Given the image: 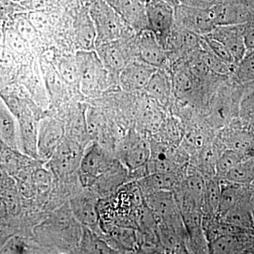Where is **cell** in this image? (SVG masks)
<instances>
[{
    "mask_svg": "<svg viewBox=\"0 0 254 254\" xmlns=\"http://www.w3.org/2000/svg\"><path fill=\"white\" fill-rule=\"evenodd\" d=\"M88 8L96 31L95 48L136 34L105 0H91L88 3Z\"/></svg>",
    "mask_w": 254,
    "mask_h": 254,
    "instance_id": "cell-1",
    "label": "cell"
},
{
    "mask_svg": "<svg viewBox=\"0 0 254 254\" xmlns=\"http://www.w3.org/2000/svg\"><path fill=\"white\" fill-rule=\"evenodd\" d=\"M174 95L182 101L195 103L203 101L209 96L219 81H208L195 76L190 69L186 58L179 60L170 65Z\"/></svg>",
    "mask_w": 254,
    "mask_h": 254,
    "instance_id": "cell-2",
    "label": "cell"
},
{
    "mask_svg": "<svg viewBox=\"0 0 254 254\" xmlns=\"http://www.w3.org/2000/svg\"><path fill=\"white\" fill-rule=\"evenodd\" d=\"M81 90L93 94L106 88L110 71L105 67L96 50H81L76 56Z\"/></svg>",
    "mask_w": 254,
    "mask_h": 254,
    "instance_id": "cell-3",
    "label": "cell"
},
{
    "mask_svg": "<svg viewBox=\"0 0 254 254\" xmlns=\"http://www.w3.org/2000/svg\"><path fill=\"white\" fill-rule=\"evenodd\" d=\"M135 36L120 38L95 48L100 60L110 72L119 76L128 63L138 58Z\"/></svg>",
    "mask_w": 254,
    "mask_h": 254,
    "instance_id": "cell-4",
    "label": "cell"
},
{
    "mask_svg": "<svg viewBox=\"0 0 254 254\" xmlns=\"http://www.w3.org/2000/svg\"><path fill=\"white\" fill-rule=\"evenodd\" d=\"M145 8L148 28L166 49L169 37L175 26V7L163 0H150Z\"/></svg>",
    "mask_w": 254,
    "mask_h": 254,
    "instance_id": "cell-5",
    "label": "cell"
},
{
    "mask_svg": "<svg viewBox=\"0 0 254 254\" xmlns=\"http://www.w3.org/2000/svg\"><path fill=\"white\" fill-rule=\"evenodd\" d=\"M175 10V25L195 34L206 36L217 26L211 9L180 4Z\"/></svg>",
    "mask_w": 254,
    "mask_h": 254,
    "instance_id": "cell-6",
    "label": "cell"
},
{
    "mask_svg": "<svg viewBox=\"0 0 254 254\" xmlns=\"http://www.w3.org/2000/svg\"><path fill=\"white\" fill-rule=\"evenodd\" d=\"M150 145V155L148 162L149 175L154 173H179L185 165L186 158L174 147L154 142Z\"/></svg>",
    "mask_w": 254,
    "mask_h": 254,
    "instance_id": "cell-7",
    "label": "cell"
},
{
    "mask_svg": "<svg viewBox=\"0 0 254 254\" xmlns=\"http://www.w3.org/2000/svg\"><path fill=\"white\" fill-rule=\"evenodd\" d=\"M138 58L157 68H168L170 60L168 50L157 39L150 29L143 30L135 36Z\"/></svg>",
    "mask_w": 254,
    "mask_h": 254,
    "instance_id": "cell-8",
    "label": "cell"
},
{
    "mask_svg": "<svg viewBox=\"0 0 254 254\" xmlns=\"http://www.w3.org/2000/svg\"><path fill=\"white\" fill-rule=\"evenodd\" d=\"M113 162L99 145L93 144L83 155L81 165V178L87 185L94 183L113 167Z\"/></svg>",
    "mask_w": 254,
    "mask_h": 254,
    "instance_id": "cell-9",
    "label": "cell"
},
{
    "mask_svg": "<svg viewBox=\"0 0 254 254\" xmlns=\"http://www.w3.org/2000/svg\"><path fill=\"white\" fill-rule=\"evenodd\" d=\"M157 69L137 58L122 70L118 76L119 82L122 88L126 91H144Z\"/></svg>",
    "mask_w": 254,
    "mask_h": 254,
    "instance_id": "cell-10",
    "label": "cell"
},
{
    "mask_svg": "<svg viewBox=\"0 0 254 254\" xmlns=\"http://www.w3.org/2000/svg\"><path fill=\"white\" fill-rule=\"evenodd\" d=\"M244 24L217 26L208 36L222 43L239 63L248 53L243 33Z\"/></svg>",
    "mask_w": 254,
    "mask_h": 254,
    "instance_id": "cell-11",
    "label": "cell"
},
{
    "mask_svg": "<svg viewBox=\"0 0 254 254\" xmlns=\"http://www.w3.org/2000/svg\"><path fill=\"white\" fill-rule=\"evenodd\" d=\"M136 33L148 28L145 3L139 0H105Z\"/></svg>",
    "mask_w": 254,
    "mask_h": 254,
    "instance_id": "cell-12",
    "label": "cell"
},
{
    "mask_svg": "<svg viewBox=\"0 0 254 254\" xmlns=\"http://www.w3.org/2000/svg\"><path fill=\"white\" fill-rule=\"evenodd\" d=\"M64 127L58 120L46 119L38 130L37 153L42 158H50L63 141Z\"/></svg>",
    "mask_w": 254,
    "mask_h": 254,
    "instance_id": "cell-13",
    "label": "cell"
},
{
    "mask_svg": "<svg viewBox=\"0 0 254 254\" xmlns=\"http://www.w3.org/2000/svg\"><path fill=\"white\" fill-rule=\"evenodd\" d=\"M211 10L217 26L245 24L254 14L242 0H221Z\"/></svg>",
    "mask_w": 254,
    "mask_h": 254,
    "instance_id": "cell-14",
    "label": "cell"
},
{
    "mask_svg": "<svg viewBox=\"0 0 254 254\" xmlns=\"http://www.w3.org/2000/svg\"><path fill=\"white\" fill-rule=\"evenodd\" d=\"M82 158L83 153L77 143L63 140L52 155V166L60 175H66L80 166Z\"/></svg>",
    "mask_w": 254,
    "mask_h": 254,
    "instance_id": "cell-15",
    "label": "cell"
},
{
    "mask_svg": "<svg viewBox=\"0 0 254 254\" xmlns=\"http://www.w3.org/2000/svg\"><path fill=\"white\" fill-rule=\"evenodd\" d=\"M144 91L150 98L160 104L169 103L174 94L171 73L168 68H158L145 87Z\"/></svg>",
    "mask_w": 254,
    "mask_h": 254,
    "instance_id": "cell-16",
    "label": "cell"
},
{
    "mask_svg": "<svg viewBox=\"0 0 254 254\" xmlns=\"http://www.w3.org/2000/svg\"><path fill=\"white\" fill-rule=\"evenodd\" d=\"M75 23L76 41L81 46L82 50L95 48L96 31L88 11V4H82L77 8Z\"/></svg>",
    "mask_w": 254,
    "mask_h": 254,
    "instance_id": "cell-17",
    "label": "cell"
},
{
    "mask_svg": "<svg viewBox=\"0 0 254 254\" xmlns=\"http://www.w3.org/2000/svg\"><path fill=\"white\" fill-rule=\"evenodd\" d=\"M124 160L128 168L136 170L146 165L150 155V145L137 135L132 134L125 142Z\"/></svg>",
    "mask_w": 254,
    "mask_h": 254,
    "instance_id": "cell-18",
    "label": "cell"
},
{
    "mask_svg": "<svg viewBox=\"0 0 254 254\" xmlns=\"http://www.w3.org/2000/svg\"><path fill=\"white\" fill-rule=\"evenodd\" d=\"M245 232L217 237L209 242L208 251L213 254L241 253L247 248L249 238Z\"/></svg>",
    "mask_w": 254,
    "mask_h": 254,
    "instance_id": "cell-19",
    "label": "cell"
},
{
    "mask_svg": "<svg viewBox=\"0 0 254 254\" xmlns=\"http://www.w3.org/2000/svg\"><path fill=\"white\" fill-rule=\"evenodd\" d=\"M221 195L217 216L222 218L234 207L246 200L245 190L242 185L222 179Z\"/></svg>",
    "mask_w": 254,
    "mask_h": 254,
    "instance_id": "cell-20",
    "label": "cell"
},
{
    "mask_svg": "<svg viewBox=\"0 0 254 254\" xmlns=\"http://www.w3.org/2000/svg\"><path fill=\"white\" fill-rule=\"evenodd\" d=\"M0 131L1 141L12 148L17 147L18 126L14 115L1 99L0 105Z\"/></svg>",
    "mask_w": 254,
    "mask_h": 254,
    "instance_id": "cell-21",
    "label": "cell"
},
{
    "mask_svg": "<svg viewBox=\"0 0 254 254\" xmlns=\"http://www.w3.org/2000/svg\"><path fill=\"white\" fill-rule=\"evenodd\" d=\"M220 195L221 181L217 177H212L205 180L202 205V211L204 213L203 218H210L216 216L220 205Z\"/></svg>",
    "mask_w": 254,
    "mask_h": 254,
    "instance_id": "cell-22",
    "label": "cell"
},
{
    "mask_svg": "<svg viewBox=\"0 0 254 254\" xmlns=\"http://www.w3.org/2000/svg\"><path fill=\"white\" fill-rule=\"evenodd\" d=\"M180 178L179 173H154L141 180V185L148 193L160 190L173 191Z\"/></svg>",
    "mask_w": 254,
    "mask_h": 254,
    "instance_id": "cell-23",
    "label": "cell"
},
{
    "mask_svg": "<svg viewBox=\"0 0 254 254\" xmlns=\"http://www.w3.org/2000/svg\"><path fill=\"white\" fill-rule=\"evenodd\" d=\"M198 53L202 61L213 72L225 77L232 76L236 64L227 63L214 54L207 46L203 36H202L201 47L198 50Z\"/></svg>",
    "mask_w": 254,
    "mask_h": 254,
    "instance_id": "cell-24",
    "label": "cell"
},
{
    "mask_svg": "<svg viewBox=\"0 0 254 254\" xmlns=\"http://www.w3.org/2000/svg\"><path fill=\"white\" fill-rule=\"evenodd\" d=\"M223 221L247 230L252 228L253 220L251 212L247 208L246 200L229 210L222 218H219Z\"/></svg>",
    "mask_w": 254,
    "mask_h": 254,
    "instance_id": "cell-25",
    "label": "cell"
},
{
    "mask_svg": "<svg viewBox=\"0 0 254 254\" xmlns=\"http://www.w3.org/2000/svg\"><path fill=\"white\" fill-rule=\"evenodd\" d=\"M233 81L239 85H250L254 83V54L247 53L240 63L235 65L232 73Z\"/></svg>",
    "mask_w": 254,
    "mask_h": 254,
    "instance_id": "cell-26",
    "label": "cell"
},
{
    "mask_svg": "<svg viewBox=\"0 0 254 254\" xmlns=\"http://www.w3.org/2000/svg\"><path fill=\"white\" fill-rule=\"evenodd\" d=\"M81 252L86 254H112L114 250L95 234L84 227L81 239Z\"/></svg>",
    "mask_w": 254,
    "mask_h": 254,
    "instance_id": "cell-27",
    "label": "cell"
},
{
    "mask_svg": "<svg viewBox=\"0 0 254 254\" xmlns=\"http://www.w3.org/2000/svg\"><path fill=\"white\" fill-rule=\"evenodd\" d=\"M222 179L239 185H245L254 180V168L250 162L243 160Z\"/></svg>",
    "mask_w": 254,
    "mask_h": 254,
    "instance_id": "cell-28",
    "label": "cell"
},
{
    "mask_svg": "<svg viewBox=\"0 0 254 254\" xmlns=\"http://www.w3.org/2000/svg\"><path fill=\"white\" fill-rule=\"evenodd\" d=\"M243 155L235 151V150H225L219 156L216 165V171L219 176L223 178L232 168L244 160Z\"/></svg>",
    "mask_w": 254,
    "mask_h": 254,
    "instance_id": "cell-29",
    "label": "cell"
},
{
    "mask_svg": "<svg viewBox=\"0 0 254 254\" xmlns=\"http://www.w3.org/2000/svg\"><path fill=\"white\" fill-rule=\"evenodd\" d=\"M14 28L20 35L31 43L37 38V29L28 16V12L17 13L14 15Z\"/></svg>",
    "mask_w": 254,
    "mask_h": 254,
    "instance_id": "cell-30",
    "label": "cell"
},
{
    "mask_svg": "<svg viewBox=\"0 0 254 254\" xmlns=\"http://www.w3.org/2000/svg\"><path fill=\"white\" fill-rule=\"evenodd\" d=\"M227 148L235 150L245 156L254 148V142L250 135L245 133H233L227 136Z\"/></svg>",
    "mask_w": 254,
    "mask_h": 254,
    "instance_id": "cell-31",
    "label": "cell"
},
{
    "mask_svg": "<svg viewBox=\"0 0 254 254\" xmlns=\"http://www.w3.org/2000/svg\"><path fill=\"white\" fill-rule=\"evenodd\" d=\"M250 86L241 97L240 115L245 121L254 123V83Z\"/></svg>",
    "mask_w": 254,
    "mask_h": 254,
    "instance_id": "cell-32",
    "label": "cell"
},
{
    "mask_svg": "<svg viewBox=\"0 0 254 254\" xmlns=\"http://www.w3.org/2000/svg\"><path fill=\"white\" fill-rule=\"evenodd\" d=\"M75 215L85 224H94L96 215L93 203L88 199H78L73 202Z\"/></svg>",
    "mask_w": 254,
    "mask_h": 254,
    "instance_id": "cell-33",
    "label": "cell"
},
{
    "mask_svg": "<svg viewBox=\"0 0 254 254\" xmlns=\"http://www.w3.org/2000/svg\"><path fill=\"white\" fill-rule=\"evenodd\" d=\"M5 42L8 48L18 55H24L27 53L28 43L15 28H9L5 32Z\"/></svg>",
    "mask_w": 254,
    "mask_h": 254,
    "instance_id": "cell-34",
    "label": "cell"
},
{
    "mask_svg": "<svg viewBox=\"0 0 254 254\" xmlns=\"http://www.w3.org/2000/svg\"><path fill=\"white\" fill-rule=\"evenodd\" d=\"M20 4L28 11L49 13L63 7V0H25Z\"/></svg>",
    "mask_w": 254,
    "mask_h": 254,
    "instance_id": "cell-35",
    "label": "cell"
},
{
    "mask_svg": "<svg viewBox=\"0 0 254 254\" xmlns=\"http://www.w3.org/2000/svg\"><path fill=\"white\" fill-rule=\"evenodd\" d=\"M59 73L62 78L68 83H73L79 82L78 78V69L76 58L75 60H70L65 58L59 63L58 66Z\"/></svg>",
    "mask_w": 254,
    "mask_h": 254,
    "instance_id": "cell-36",
    "label": "cell"
},
{
    "mask_svg": "<svg viewBox=\"0 0 254 254\" xmlns=\"http://www.w3.org/2000/svg\"><path fill=\"white\" fill-rule=\"evenodd\" d=\"M203 37L207 46L211 50L214 54L217 55L219 58L227 63L231 64H236L233 57L230 54L226 47L224 46L222 43H220L218 40L215 39L213 37L208 36V35Z\"/></svg>",
    "mask_w": 254,
    "mask_h": 254,
    "instance_id": "cell-37",
    "label": "cell"
},
{
    "mask_svg": "<svg viewBox=\"0 0 254 254\" xmlns=\"http://www.w3.org/2000/svg\"><path fill=\"white\" fill-rule=\"evenodd\" d=\"M243 33L249 53L254 50V14L252 15L250 20L244 24Z\"/></svg>",
    "mask_w": 254,
    "mask_h": 254,
    "instance_id": "cell-38",
    "label": "cell"
},
{
    "mask_svg": "<svg viewBox=\"0 0 254 254\" xmlns=\"http://www.w3.org/2000/svg\"><path fill=\"white\" fill-rule=\"evenodd\" d=\"M221 0H181V4L200 9H211Z\"/></svg>",
    "mask_w": 254,
    "mask_h": 254,
    "instance_id": "cell-39",
    "label": "cell"
},
{
    "mask_svg": "<svg viewBox=\"0 0 254 254\" xmlns=\"http://www.w3.org/2000/svg\"><path fill=\"white\" fill-rule=\"evenodd\" d=\"M163 1H166L167 3L172 5L174 7H176V6L181 4V0H163Z\"/></svg>",
    "mask_w": 254,
    "mask_h": 254,
    "instance_id": "cell-40",
    "label": "cell"
},
{
    "mask_svg": "<svg viewBox=\"0 0 254 254\" xmlns=\"http://www.w3.org/2000/svg\"><path fill=\"white\" fill-rule=\"evenodd\" d=\"M76 1H79L81 4H87L89 1H91V0H76Z\"/></svg>",
    "mask_w": 254,
    "mask_h": 254,
    "instance_id": "cell-41",
    "label": "cell"
},
{
    "mask_svg": "<svg viewBox=\"0 0 254 254\" xmlns=\"http://www.w3.org/2000/svg\"><path fill=\"white\" fill-rule=\"evenodd\" d=\"M139 1H142V2L145 3V4H146L147 2H148V1H150V0H139Z\"/></svg>",
    "mask_w": 254,
    "mask_h": 254,
    "instance_id": "cell-42",
    "label": "cell"
},
{
    "mask_svg": "<svg viewBox=\"0 0 254 254\" xmlns=\"http://www.w3.org/2000/svg\"><path fill=\"white\" fill-rule=\"evenodd\" d=\"M15 1H17V2H22V1H25V0H14Z\"/></svg>",
    "mask_w": 254,
    "mask_h": 254,
    "instance_id": "cell-43",
    "label": "cell"
},
{
    "mask_svg": "<svg viewBox=\"0 0 254 254\" xmlns=\"http://www.w3.org/2000/svg\"><path fill=\"white\" fill-rule=\"evenodd\" d=\"M249 53H253V54H254V50H252V51L249 52Z\"/></svg>",
    "mask_w": 254,
    "mask_h": 254,
    "instance_id": "cell-44",
    "label": "cell"
}]
</instances>
